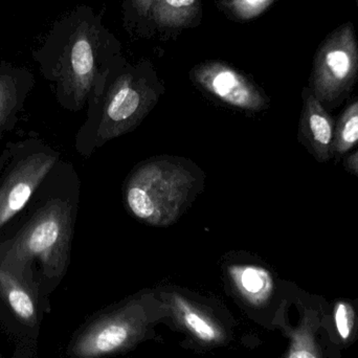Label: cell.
I'll return each mask as SVG.
<instances>
[{
    "label": "cell",
    "instance_id": "5",
    "mask_svg": "<svg viewBox=\"0 0 358 358\" xmlns=\"http://www.w3.org/2000/svg\"><path fill=\"white\" fill-rule=\"evenodd\" d=\"M150 315L142 303H132L90 326L71 348L76 358H99L129 346L142 336Z\"/></svg>",
    "mask_w": 358,
    "mask_h": 358
},
{
    "label": "cell",
    "instance_id": "4",
    "mask_svg": "<svg viewBox=\"0 0 358 358\" xmlns=\"http://www.w3.org/2000/svg\"><path fill=\"white\" fill-rule=\"evenodd\" d=\"M358 78V42L352 22L327 36L315 52L311 92L324 106L334 107L352 90Z\"/></svg>",
    "mask_w": 358,
    "mask_h": 358
},
{
    "label": "cell",
    "instance_id": "10",
    "mask_svg": "<svg viewBox=\"0 0 358 358\" xmlns=\"http://www.w3.org/2000/svg\"><path fill=\"white\" fill-rule=\"evenodd\" d=\"M0 296L15 317L29 327L38 321L37 296L27 278L0 265Z\"/></svg>",
    "mask_w": 358,
    "mask_h": 358
},
{
    "label": "cell",
    "instance_id": "20",
    "mask_svg": "<svg viewBox=\"0 0 358 358\" xmlns=\"http://www.w3.org/2000/svg\"><path fill=\"white\" fill-rule=\"evenodd\" d=\"M345 167L349 172L355 174L358 178V150L346 157Z\"/></svg>",
    "mask_w": 358,
    "mask_h": 358
},
{
    "label": "cell",
    "instance_id": "8",
    "mask_svg": "<svg viewBox=\"0 0 358 358\" xmlns=\"http://www.w3.org/2000/svg\"><path fill=\"white\" fill-rule=\"evenodd\" d=\"M336 122L310 90H305L304 107L300 121L303 144L319 162L327 163L332 157Z\"/></svg>",
    "mask_w": 358,
    "mask_h": 358
},
{
    "label": "cell",
    "instance_id": "1",
    "mask_svg": "<svg viewBox=\"0 0 358 358\" xmlns=\"http://www.w3.org/2000/svg\"><path fill=\"white\" fill-rule=\"evenodd\" d=\"M106 41L100 19L80 6L55 24L38 57L63 92L80 102L96 84Z\"/></svg>",
    "mask_w": 358,
    "mask_h": 358
},
{
    "label": "cell",
    "instance_id": "2",
    "mask_svg": "<svg viewBox=\"0 0 358 358\" xmlns=\"http://www.w3.org/2000/svg\"><path fill=\"white\" fill-rule=\"evenodd\" d=\"M71 221L69 202L50 200L10 242L0 257V265L25 277L27 267L38 260L48 278L60 277L69 260Z\"/></svg>",
    "mask_w": 358,
    "mask_h": 358
},
{
    "label": "cell",
    "instance_id": "17",
    "mask_svg": "<svg viewBox=\"0 0 358 358\" xmlns=\"http://www.w3.org/2000/svg\"><path fill=\"white\" fill-rule=\"evenodd\" d=\"M17 103L16 80L0 73V128L6 123Z\"/></svg>",
    "mask_w": 358,
    "mask_h": 358
},
{
    "label": "cell",
    "instance_id": "9",
    "mask_svg": "<svg viewBox=\"0 0 358 358\" xmlns=\"http://www.w3.org/2000/svg\"><path fill=\"white\" fill-rule=\"evenodd\" d=\"M146 83L136 71L124 73L115 81L105 105L104 121L107 125L121 128L136 119L146 105Z\"/></svg>",
    "mask_w": 358,
    "mask_h": 358
},
{
    "label": "cell",
    "instance_id": "16",
    "mask_svg": "<svg viewBox=\"0 0 358 358\" xmlns=\"http://www.w3.org/2000/svg\"><path fill=\"white\" fill-rule=\"evenodd\" d=\"M275 0H222V6L238 20H250L265 12Z\"/></svg>",
    "mask_w": 358,
    "mask_h": 358
},
{
    "label": "cell",
    "instance_id": "18",
    "mask_svg": "<svg viewBox=\"0 0 358 358\" xmlns=\"http://www.w3.org/2000/svg\"><path fill=\"white\" fill-rule=\"evenodd\" d=\"M334 321L336 330L343 341H348L352 336L355 326V313L353 307L349 303H336L334 307Z\"/></svg>",
    "mask_w": 358,
    "mask_h": 358
},
{
    "label": "cell",
    "instance_id": "19",
    "mask_svg": "<svg viewBox=\"0 0 358 358\" xmlns=\"http://www.w3.org/2000/svg\"><path fill=\"white\" fill-rule=\"evenodd\" d=\"M155 0H132L134 8L138 10V14L142 16H148L152 10Z\"/></svg>",
    "mask_w": 358,
    "mask_h": 358
},
{
    "label": "cell",
    "instance_id": "12",
    "mask_svg": "<svg viewBox=\"0 0 358 358\" xmlns=\"http://www.w3.org/2000/svg\"><path fill=\"white\" fill-rule=\"evenodd\" d=\"M229 273L238 292L250 304L261 306L271 298L273 281L266 269L255 265H243L231 266Z\"/></svg>",
    "mask_w": 358,
    "mask_h": 358
},
{
    "label": "cell",
    "instance_id": "3",
    "mask_svg": "<svg viewBox=\"0 0 358 358\" xmlns=\"http://www.w3.org/2000/svg\"><path fill=\"white\" fill-rule=\"evenodd\" d=\"M195 182L173 164H149L138 170L126 189V202L136 218L153 225L171 223L185 204Z\"/></svg>",
    "mask_w": 358,
    "mask_h": 358
},
{
    "label": "cell",
    "instance_id": "13",
    "mask_svg": "<svg viewBox=\"0 0 358 358\" xmlns=\"http://www.w3.org/2000/svg\"><path fill=\"white\" fill-rule=\"evenodd\" d=\"M198 8V0H155L151 12L157 24L181 27L195 18Z\"/></svg>",
    "mask_w": 358,
    "mask_h": 358
},
{
    "label": "cell",
    "instance_id": "15",
    "mask_svg": "<svg viewBox=\"0 0 358 358\" xmlns=\"http://www.w3.org/2000/svg\"><path fill=\"white\" fill-rule=\"evenodd\" d=\"M290 338L292 344L287 358H322L313 323L308 317H305L299 327L292 330Z\"/></svg>",
    "mask_w": 358,
    "mask_h": 358
},
{
    "label": "cell",
    "instance_id": "21",
    "mask_svg": "<svg viewBox=\"0 0 358 358\" xmlns=\"http://www.w3.org/2000/svg\"><path fill=\"white\" fill-rule=\"evenodd\" d=\"M357 4H358V0H357Z\"/></svg>",
    "mask_w": 358,
    "mask_h": 358
},
{
    "label": "cell",
    "instance_id": "6",
    "mask_svg": "<svg viewBox=\"0 0 358 358\" xmlns=\"http://www.w3.org/2000/svg\"><path fill=\"white\" fill-rule=\"evenodd\" d=\"M56 159L54 155L37 153L17 164L0 187V229L27 206Z\"/></svg>",
    "mask_w": 358,
    "mask_h": 358
},
{
    "label": "cell",
    "instance_id": "7",
    "mask_svg": "<svg viewBox=\"0 0 358 358\" xmlns=\"http://www.w3.org/2000/svg\"><path fill=\"white\" fill-rule=\"evenodd\" d=\"M195 78L206 92L231 106L258 110L265 105L258 88L225 63L210 61L199 65Z\"/></svg>",
    "mask_w": 358,
    "mask_h": 358
},
{
    "label": "cell",
    "instance_id": "11",
    "mask_svg": "<svg viewBox=\"0 0 358 358\" xmlns=\"http://www.w3.org/2000/svg\"><path fill=\"white\" fill-rule=\"evenodd\" d=\"M172 311L179 323L203 344H219L224 340V332L208 313L192 304L180 294L170 296Z\"/></svg>",
    "mask_w": 358,
    "mask_h": 358
},
{
    "label": "cell",
    "instance_id": "14",
    "mask_svg": "<svg viewBox=\"0 0 358 358\" xmlns=\"http://www.w3.org/2000/svg\"><path fill=\"white\" fill-rule=\"evenodd\" d=\"M358 144V100L338 117L336 124L332 157H343Z\"/></svg>",
    "mask_w": 358,
    "mask_h": 358
}]
</instances>
